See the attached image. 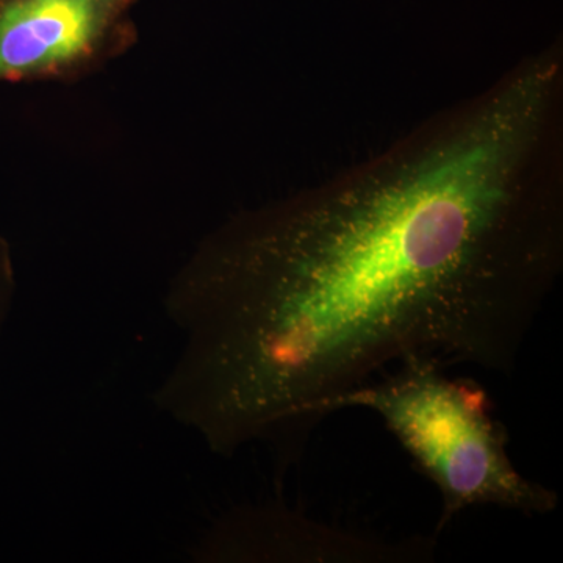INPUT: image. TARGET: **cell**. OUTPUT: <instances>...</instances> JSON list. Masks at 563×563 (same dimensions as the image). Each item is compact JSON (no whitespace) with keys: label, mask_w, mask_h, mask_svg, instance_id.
<instances>
[{"label":"cell","mask_w":563,"mask_h":563,"mask_svg":"<svg viewBox=\"0 0 563 563\" xmlns=\"http://www.w3.org/2000/svg\"><path fill=\"white\" fill-rule=\"evenodd\" d=\"M203 562L426 563L428 537L390 540L322 523L285 506L242 507L221 517L198 544Z\"/></svg>","instance_id":"277c9868"},{"label":"cell","mask_w":563,"mask_h":563,"mask_svg":"<svg viewBox=\"0 0 563 563\" xmlns=\"http://www.w3.org/2000/svg\"><path fill=\"white\" fill-rule=\"evenodd\" d=\"M365 409L412 457L442 499L437 533L473 507L548 515L561 498L553 488L523 476L507 451L506 429L493 420L485 393L468 380L451 379L432 361L401 363L380 383L342 396L333 413Z\"/></svg>","instance_id":"7a4b0ae2"},{"label":"cell","mask_w":563,"mask_h":563,"mask_svg":"<svg viewBox=\"0 0 563 563\" xmlns=\"http://www.w3.org/2000/svg\"><path fill=\"white\" fill-rule=\"evenodd\" d=\"M16 296V272H14L13 255L10 244L0 235V336L9 321Z\"/></svg>","instance_id":"5b68a950"},{"label":"cell","mask_w":563,"mask_h":563,"mask_svg":"<svg viewBox=\"0 0 563 563\" xmlns=\"http://www.w3.org/2000/svg\"><path fill=\"white\" fill-rule=\"evenodd\" d=\"M540 91L521 80L396 179L209 236L166 291L181 344L155 409L221 457H290L391 363L510 376L553 274V236L509 181Z\"/></svg>","instance_id":"6da1fadb"},{"label":"cell","mask_w":563,"mask_h":563,"mask_svg":"<svg viewBox=\"0 0 563 563\" xmlns=\"http://www.w3.org/2000/svg\"><path fill=\"white\" fill-rule=\"evenodd\" d=\"M140 0H0V84L70 79L136 40Z\"/></svg>","instance_id":"3957f363"}]
</instances>
